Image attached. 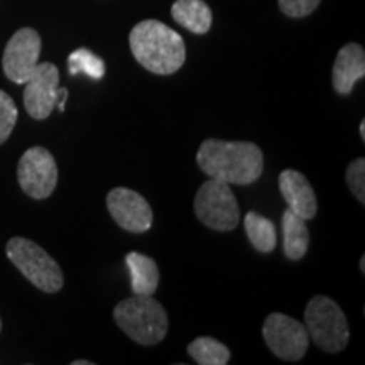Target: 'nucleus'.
Segmentation results:
<instances>
[{
  "mask_svg": "<svg viewBox=\"0 0 365 365\" xmlns=\"http://www.w3.org/2000/svg\"><path fill=\"white\" fill-rule=\"evenodd\" d=\"M262 336L271 352L286 362H298L309 346L307 327L282 313H271L262 327Z\"/></svg>",
  "mask_w": 365,
  "mask_h": 365,
  "instance_id": "obj_7",
  "label": "nucleus"
},
{
  "mask_svg": "<svg viewBox=\"0 0 365 365\" xmlns=\"http://www.w3.org/2000/svg\"><path fill=\"white\" fill-rule=\"evenodd\" d=\"M195 215L212 230H234L240 222V210L230 185L208 178L195 196Z\"/></svg>",
  "mask_w": 365,
  "mask_h": 365,
  "instance_id": "obj_6",
  "label": "nucleus"
},
{
  "mask_svg": "<svg viewBox=\"0 0 365 365\" xmlns=\"http://www.w3.org/2000/svg\"><path fill=\"white\" fill-rule=\"evenodd\" d=\"M130 272V286L134 294L153 296L159 286V267L154 259L140 252H130L125 257Z\"/></svg>",
  "mask_w": 365,
  "mask_h": 365,
  "instance_id": "obj_15",
  "label": "nucleus"
},
{
  "mask_svg": "<svg viewBox=\"0 0 365 365\" xmlns=\"http://www.w3.org/2000/svg\"><path fill=\"white\" fill-rule=\"evenodd\" d=\"M307 220L286 210L282 215V242H284V255L289 261H299L308 252L309 230Z\"/></svg>",
  "mask_w": 365,
  "mask_h": 365,
  "instance_id": "obj_16",
  "label": "nucleus"
},
{
  "mask_svg": "<svg viewBox=\"0 0 365 365\" xmlns=\"http://www.w3.org/2000/svg\"><path fill=\"white\" fill-rule=\"evenodd\" d=\"M196 163L208 178L228 185H250L264 171V154L254 143L207 139L196 153Z\"/></svg>",
  "mask_w": 365,
  "mask_h": 365,
  "instance_id": "obj_1",
  "label": "nucleus"
},
{
  "mask_svg": "<svg viewBox=\"0 0 365 365\" xmlns=\"http://www.w3.org/2000/svg\"><path fill=\"white\" fill-rule=\"evenodd\" d=\"M319 2L322 0H279V9L284 16L299 19V17H307L314 12Z\"/></svg>",
  "mask_w": 365,
  "mask_h": 365,
  "instance_id": "obj_22",
  "label": "nucleus"
},
{
  "mask_svg": "<svg viewBox=\"0 0 365 365\" xmlns=\"http://www.w3.org/2000/svg\"><path fill=\"white\" fill-rule=\"evenodd\" d=\"M308 335L323 352H341L349 344L350 330L345 313L328 296H314L304 309Z\"/></svg>",
  "mask_w": 365,
  "mask_h": 365,
  "instance_id": "obj_4",
  "label": "nucleus"
},
{
  "mask_svg": "<svg viewBox=\"0 0 365 365\" xmlns=\"http://www.w3.org/2000/svg\"><path fill=\"white\" fill-rule=\"evenodd\" d=\"M24 107L36 120H44L56 107L59 71L53 63H38L26 81Z\"/></svg>",
  "mask_w": 365,
  "mask_h": 365,
  "instance_id": "obj_10",
  "label": "nucleus"
},
{
  "mask_svg": "<svg viewBox=\"0 0 365 365\" xmlns=\"http://www.w3.org/2000/svg\"><path fill=\"white\" fill-rule=\"evenodd\" d=\"M66 100H68V90H66V88H58V95H56V107L59 108V112H65Z\"/></svg>",
  "mask_w": 365,
  "mask_h": 365,
  "instance_id": "obj_23",
  "label": "nucleus"
},
{
  "mask_svg": "<svg viewBox=\"0 0 365 365\" xmlns=\"http://www.w3.org/2000/svg\"><path fill=\"white\" fill-rule=\"evenodd\" d=\"M360 272H365V257L362 255V259H360Z\"/></svg>",
  "mask_w": 365,
  "mask_h": 365,
  "instance_id": "obj_26",
  "label": "nucleus"
},
{
  "mask_svg": "<svg viewBox=\"0 0 365 365\" xmlns=\"http://www.w3.org/2000/svg\"><path fill=\"white\" fill-rule=\"evenodd\" d=\"M17 117H19V112H17L16 102H14L11 95L0 90V144L6 143L9 135L12 134Z\"/></svg>",
  "mask_w": 365,
  "mask_h": 365,
  "instance_id": "obj_20",
  "label": "nucleus"
},
{
  "mask_svg": "<svg viewBox=\"0 0 365 365\" xmlns=\"http://www.w3.org/2000/svg\"><path fill=\"white\" fill-rule=\"evenodd\" d=\"M17 180L31 198L44 200L51 196L58 182V166L53 154L41 145L27 149L17 166Z\"/></svg>",
  "mask_w": 365,
  "mask_h": 365,
  "instance_id": "obj_8",
  "label": "nucleus"
},
{
  "mask_svg": "<svg viewBox=\"0 0 365 365\" xmlns=\"http://www.w3.org/2000/svg\"><path fill=\"white\" fill-rule=\"evenodd\" d=\"M41 38L31 27L19 29L6 46L2 68L6 76L14 83L24 85L39 63Z\"/></svg>",
  "mask_w": 365,
  "mask_h": 365,
  "instance_id": "obj_9",
  "label": "nucleus"
},
{
  "mask_svg": "<svg viewBox=\"0 0 365 365\" xmlns=\"http://www.w3.org/2000/svg\"><path fill=\"white\" fill-rule=\"evenodd\" d=\"M110 217L130 234H144L153 225V208L144 196L129 188H113L107 196Z\"/></svg>",
  "mask_w": 365,
  "mask_h": 365,
  "instance_id": "obj_11",
  "label": "nucleus"
},
{
  "mask_svg": "<svg viewBox=\"0 0 365 365\" xmlns=\"http://www.w3.org/2000/svg\"><path fill=\"white\" fill-rule=\"evenodd\" d=\"M68 71L73 76L83 73L93 80H102L105 75V63L90 49L80 48L68 56Z\"/></svg>",
  "mask_w": 365,
  "mask_h": 365,
  "instance_id": "obj_19",
  "label": "nucleus"
},
{
  "mask_svg": "<svg viewBox=\"0 0 365 365\" xmlns=\"http://www.w3.org/2000/svg\"><path fill=\"white\" fill-rule=\"evenodd\" d=\"M129 44L137 63L154 75H173L185 65V41L159 21L148 19L134 26Z\"/></svg>",
  "mask_w": 365,
  "mask_h": 365,
  "instance_id": "obj_2",
  "label": "nucleus"
},
{
  "mask_svg": "<svg viewBox=\"0 0 365 365\" xmlns=\"http://www.w3.org/2000/svg\"><path fill=\"white\" fill-rule=\"evenodd\" d=\"M113 318L129 339L145 346L163 341L170 327L163 304L145 294H134L120 301L113 309Z\"/></svg>",
  "mask_w": 365,
  "mask_h": 365,
  "instance_id": "obj_3",
  "label": "nucleus"
},
{
  "mask_svg": "<svg viewBox=\"0 0 365 365\" xmlns=\"http://www.w3.org/2000/svg\"><path fill=\"white\" fill-rule=\"evenodd\" d=\"M346 182L355 198L360 203H365V159L359 158L346 168Z\"/></svg>",
  "mask_w": 365,
  "mask_h": 365,
  "instance_id": "obj_21",
  "label": "nucleus"
},
{
  "mask_svg": "<svg viewBox=\"0 0 365 365\" xmlns=\"http://www.w3.org/2000/svg\"><path fill=\"white\" fill-rule=\"evenodd\" d=\"M279 190L287 208L304 220H312L318 212L317 195L309 181L296 170H284L279 175Z\"/></svg>",
  "mask_w": 365,
  "mask_h": 365,
  "instance_id": "obj_12",
  "label": "nucleus"
},
{
  "mask_svg": "<svg viewBox=\"0 0 365 365\" xmlns=\"http://www.w3.org/2000/svg\"><path fill=\"white\" fill-rule=\"evenodd\" d=\"M73 365H91V362H88V360H75Z\"/></svg>",
  "mask_w": 365,
  "mask_h": 365,
  "instance_id": "obj_25",
  "label": "nucleus"
},
{
  "mask_svg": "<svg viewBox=\"0 0 365 365\" xmlns=\"http://www.w3.org/2000/svg\"><path fill=\"white\" fill-rule=\"evenodd\" d=\"M7 257L38 289L56 293L65 284L61 267L43 247L33 240L14 237L7 242Z\"/></svg>",
  "mask_w": 365,
  "mask_h": 365,
  "instance_id": "obj_5",
  "label": "nucleus"
},
{
  "mask_svg": "<svg viewBox=\"0 0 365 365\" xmlns=\"http://www.w3.org/2000/svg\"><path fill=\"white\" fill-rule=\"evenodd\" d=\"M244 227L245 234H247L250 244L254 245L255 250L262 254H271L276 249V227L269 218H264L255 212H249L244 218Z\"/></svg>",
  "mask_w": 365,
  "mask_h": 365,
  "instance_id": "obj_17",
  "label": "nucleus"
},
{
  "mask_svg": "<svg viewBox=\"0 0 365 365\" xmlns=\"http://www.w3.org/2000/svg\"><path fill=\"white\" fill-rule=\"evenodd\" d=\"M359 129H360V139L365 140V120L360 122V127H359Z\"/></svg>",
  "mask_w": 365,
  "mask_h": 365,
  "instance_id": "obj_24",
  "label": "nucleus"
},
{
  "mask_svg": "<svg viewBox=\"0 0 365 365\" xmlns=\"http://www.w3.org/2000/svg\"><path fill=\"white\" fill-rule=\"evenodd\" d=\"M173 19L193 34H207L212 27V9L205 0H176L171 7Z\"/></svg>",
  "mask_w": 365,
  "mask_h": 365,
  "instance_id": "obj_14",
  "label": "nucleus"
},
{
  "mask_svg": "<svg viewBox=\"0 0 365 365\" xmlns=\"http://www.w3.org/2000/svg\"><path fill=\"white\" fill-rule=\"evenodd\" d=\"M365 76V51L357 43H349L336 54L333 65V88L339 95L352 93L355 83Z\"/></svg>",
  "mask_w": 365,
  "mask_h": 365,
  "instance_id": "obj_13",
  "label": "nucleus"
},
{
  "mask_svg": "<svg viewBox=\"0 0 365 365\" xmlns=\"http://www.w3.org/2000/svg\"><path fill=\"white\" fill-rule=\"evenodd\" d=\"M0 330H2V322H0Z\"/></svg>",
  "mask_w": 365,
  "mask_h": 365,
  "instance_id": "obj_27",
  "label": "nucleus"
},
{
  "mask_svg": "<svg viewBox=\"0 0 365 365\" xmlns=\"http://www.w3.org/2000/svg\"><path fill=\"white\" fill-rule=\"evenodd\" d=\"M188 354L200 365H227L230 362V350L212 336H200L191 341Z\"/></svg>",
  "mask_w": 365,
  "mask_h": 365,
  "instance_id": "obj_18",
  "label": "nucleus"
}]
</instances>
